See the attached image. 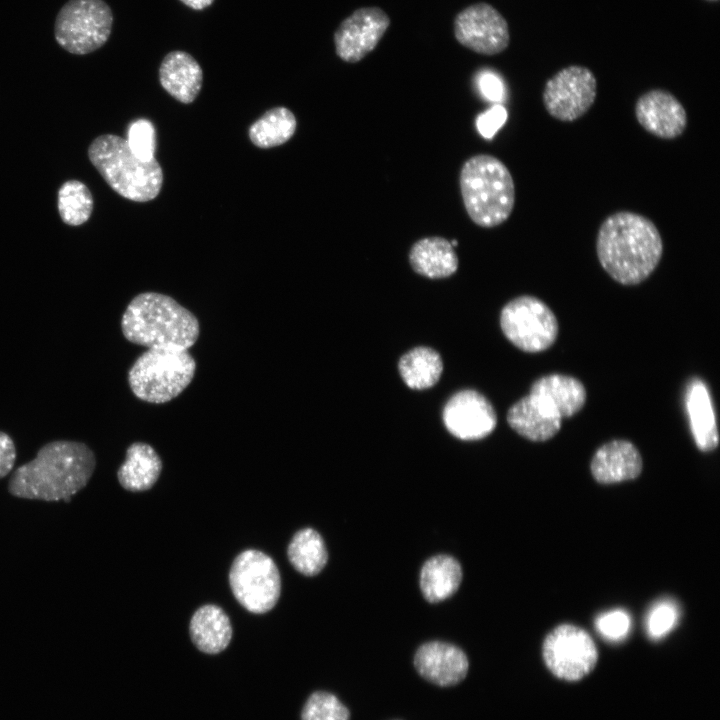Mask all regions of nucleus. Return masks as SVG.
Segmentation results:
<instances>
[{
    "label": "nucleus",
    "mask_w": 720,
    "mask_h": 720,
    "mask_svg": "<svg viewBox=\"0 0 720 720\" xmlns=\"http://www.w3.org/2000/svg\"><path fill=\"white\" fill-rule=\"evenodd\" d=\"M95 467V454L86 444L52 441L14 471L8 491L17 498L70 502L88 484Z\"/></svg>",
    "instance_id": "1"
},
{
    "label": "nucleus",
    "mask_w": 720,
    "mask_h": 720,
    "mask_svg": "<svg viewBox=\"0 0 720 720\" xmlns=\"http://www.w3.org/2000/svg\"><path fill=\"white\" fill-rule=\"evenodd\" d=\"M600 265L616 282L637 285L657 268L663 240L652 220L632 211H618L601 223L596 238Z\"/></svg>",
    "instance_id": "2"
},
{
    "label": "nucleus",
    "mask_w": 720,
    "mask_h": 720,
    "mask_svg": "<svg viewBox=\"0 0 720 720\" xmlns=\"http://www.w3.org/2000/svg\"><path fill=\"white\" fill-rule=\"evenodd\" d=\"M124 337L147 348L188 350L200 333L195 315L172 297L145 292L135 296L121 319Z\"/></svg>",
    "instance_id": "3"
},
{
    "label": "nucleus",
    "mask_w": 720,
    "mask_h": 720,
    "mask_svg": "<svg viewBox=\"0 0 720 720\" xmlns=\"http://www.w3.org/2000/svg\"><path fill=\"white\" fill-rule=\"evenodd\" d=\"M459 186L469 218L483 228L504 223L515 205V185L507 166L490 154L468 158L460 170Z\"/></svg>",
    "instance_id": "4"
},
{
    "label": "nucleus",
    "mask_w": 720,
    "mask_h": 720,
    "mask_svg": "<svg viewBox=\"0 0 720 720\" xmlns=\"http://www.w3.org/2000/svg\"><path fill=\"white\" fill-rule=\"evenodd\" d=\"M88 156L106 183L122 197L147 202L159 194L163 183L161 166L155 158H137L124 138L100 135L90 144Z\"/></svg>",
    "instance_id": "5"
},
{
    "label": "nucleus",
    "mask_w": 720,
    "mask_h": 720,
    "mask_svg": "<svg viewBox=\"0 0 720 720\" xmlns=\"http://www.w3.org/2000/svg\"><path fill=\"white\" fill-rule=\"evenodd\" d=\"M195 370L196 362L188 350L148 348L130 367L128 382L137 398L162 404L184 391L192 381Z\"/></svg>",
    "instance_id": "6"
},
{
    "label": "nucleus",
    "mask_w": 720,
    "mask_h": 720,
    "mask_svg": "<svg viewBox=\"0 0 720 720\" xmlns=\"http://www.w3.org/2000/svg\"><path fill=\"white\" fill-rule=\"evenodd\" d=\"M113 14L104 0H69L56 16L54 36L67 52L85 55L108 40Z\"/></svg>",
    "instance_id": "7"
},
{
    "label": "nucleus",
    "mask_w": 720,
    "mask_h": 720,
    "mask_svg": "<svg viewBox=\"0 0 720 720\" xmlns=\"http://www.w3.org/2000/svg\"><path fill=\"white\" fill-rule=\"evenodd\" d=\"M229 584L237 602L254 614L272 610L281 594L276 563L256 549L245 550L235 557L229 571Z\"/></svg>",
    "instance_id": "8"
},
{
    "label": "nucleus",
    "mask_w": 720,
    "mask_h": 720,
    "mask_svg": "<svg viewBox=\"0 0 720 720\" xmlns=\"http://www.w3.org/2000/svg\"><path fill=\"white\" fill-rule=\"evenodd\" d=\"M500 326L513 345L530 353L548 349L555 342L559 328L552 310L540 299L527 295L504 306Z\"/></svg>",
    "instance_id": "9"
},
{
    "label": "nucleus",
    "mask_w": 720,
    "mask_h": 720,
    "mask_svg": "<svg viewBox=\"0 0 720 720\" xmlns=\"http://www.w3.org/2000/svg\"><path fill=\"white\" fill-rule=\"evenodd\" d=\"M543 659L558 678L575 681L586 676L596 665L598 651L591 636L584 629L562 624L544 639Z\"/></svg>",
    "instance_id": "10"
},
{
    "label": "nucleus",
    "mask_w": 720,
    "mask_h": 720,
    "mask_svg": "<svg viewBox=\"0 0 720 720\" xmlns=\"http://www.w3.org/2000/svg\"><path fill=\"white\" fill-rule=\"evenodd\" d=\"M597 96V80L587 67L571 65L559 70L545 83L542 100L548 114L562 122L581 118Z\"/></svg>",
    "instance_id": "11"
},
{
    "label": "nucleus",
    "mask_w": 720,
    "mask_h": 720,
    "mask_svg": "<svg viewBox=\"0 0 720 720\" xmlns=\"http://www.w3.org/2000/svg\"><path fill=\"white\" fill-rule=\"evenodd\" d=\"M453 29L456 40L462 46L482 55L499 54L510 42L506 19L485 2L461 10L454 18Z\"/></svg>",
    "instance_id": "12"
},
{
    "label": "nucleus",
    "mask_w": 720,
    "mask_h": 720,
    "mask_svg": "<svg viewBox=\"0 0 720 720\" xmlns=\"http://www.w3.org/2000/svg\"><path fill=\"white\" fill-rule=\"evenodd\" d=\"M388 14L380 7H361L345 18L334 32L337 56L357 63L373 51L390 26Z\"/></svg>",
    "instance_id": "13"
},
{
    "label": "nucleus",
    "mask_w": 720,
    "mask_h": 720,
    "mask_svg": "<svg viewBox=\"0 0 720 720\" xmlns=\"http://www.w3.org/2000/svg\"><path fill=\"white\" fill-rule=\"evenodd\" d=\"M442 419L447 430L461 440H479L496 427L497 417L491 403L479 392L462 390L445 404Z\"/></svg>",
    "instance_id": "14"
},
{
    "label": "nucleus",
    "mask_w": 720,
    "mask_h": 720,
    "mask_svg": "<svg viewBox=\"0 0 720 720\" xmlns=\"http://www.w3.org/2000/svg\"><path fill=\"white\" fill-rule=\"evenodd\" d=\"M637 122L653 136L671 140L681 136L688 123L682 103L669 91L651 89L635 103Z\"/></svg>",
    "instance_id": "15"
},
{
    "label": "nucleus",
    "mask_w": 720,
    "mask_h": 720,
    "mask_svg": "<svg viewBox=\"0 0 720 720\" xmlns=\"http://www.w3.org/2000/svg\"><path fill=\"white\" fill-rule=\"evenodd\" d=\"M413 665L425 681L446 688L460 684L469 671L466 653L444 641H429L420 645L414 654Z\"/></svg>",
    "instance_id": "16"
},
{
    "label": "nucleus",
    "mask_w": 720,
    "mask_h": 720,
    "mask_svg": "<svg viewBox=\"0 0 720 720\" xmlns=\"http://www.w3.org/2000/svg\"><path fill=\"white\" fill-rule=\"evenodd\" d=\"M591 473L601 484H614L637 478L643 462L636 446L627 440L605 443L595 452Z\"/></svg>",
    "instance_id": "17"
},
{
    "label": "nucleus",
    "mask_w": 720,
    "mask_h": 720,
    "mask_svg": "<svg viewBox=\"0 0 720 720\" xmlns=\"http://www.w3.org/2000/svg\"><path fill=\"white\" fill-rule=\"evenodd\" d=\"M529 395L561 419L579 412L586 402V389L582 382L562 374H549L537 379L531 385Z\"/></svg>",
    "instance_id": "18"
},
{
    "label": "nucleus",
    "mask_w": 720,
    "mask_h": 720,
    "mask_svg": "<svg viewBox=\"0 0 720 720\" xmlns=\"http://www.w3.org/2000/svg\"><path fill=\"white\" fill-rule=\"evenodd\" d=\"M159 80L173 98L188 104L195 100L201 90L203 72L193 56L176 50L168 53L162 60Z\"/></svg>",
    "instance_id": "19"
},
{
    "label": "nucleus",
    "mask_w": 720,
    "mask_h": 720,
    "mask_svg": "<svg viewBox=\"0 0 720 720\" xmlns=\"http://www.w3.org/2000/svg\"><path fill=\"white\" fill-rule=\"evenodd\" d=\"M686 409L690 429L699 450H714L719 443L713 403L706 384L693 378L686 391Z\"/></svg>",
    "instance_id": "20"
},
{
    "label": "nucleus",
    "mask_w": 720,
    "mask_h": 720,
    "mask_svg": "<svg viewBox=\"0 0 720 720\" xmlns=\"http://www.w3.org/2000/svg\"><path fill=\"white\" fill-rule=\"evenodd\" d=\"M189 633L195 647L206 654H217L229 645L233 629L226 612L215 604L199 607L191 617Z\"/></svg>",
    "instance_id": "21"
},
{
    "label": "nucleus",
    "mask_w": 720,
    "mask_h": 720,
    "mask_svg": "<svg viewBox=\"0 0 720 720\" xmlns=\"http://www.w3.org/2000/svg\"><path fill=\"white\" fill-rule=\"evenodd\" d=\"M409 263L419 275L430 279L447 278L458 269V257L451 242L429 236L416 241L409 251Z\"/></svg>",
    "instance_id": "22"
},
{
    "label": "nucleus",
    "mask_w": 720,
    "mask_h": 720,
    "mask_svg": "<svg viewBox=\"0 0 720 720\" xmlns=\"http://www.w3.org/2000/svg\"><path fill=\"white\" fill-rule=\"evenodd\" d=\"M509 426L531 441H547L561 428L562 419L548 411L531 395H527L507 412Z\"/></svg>",
    "instance_id": "23"
},
{
    "label": "nucleus",
    "mask_w": 720,
    "mask_h": 720,
    "mask_svg": "<svg viewBox=\"0 0 720 720\" xmlns=\"http://www.w3.org/2000/svg\"><path fill=\"white\" fill-rule=\"evenodd\" d=\"M161 470L162 461L154 448L144 442H134L126 450L117 478L125 490L142 492L153 487Z\"/></svg>",
    "instance_id": "24"
},
{
    "label": "nucleus",
    "mask_w": 720,
    "mask_h": 720,
    "mask_svg": "<svg viewBox=\"0 0 720 720\" xmlns=\"http://www.w3.org/2000/svg\"><path fill=\"white\" fill-rule=\"evenodd\" d=\"M462 580V569L457 560L448 555L428 559L420 572V588L425 599L431 603L452 596Z\"/></svg>",
    "instance_id": "25"
},
{
    "label": "nucleus",
    "mask_w": 720,
    "mask_h": 720,
    "mask_svg": "<svg viewBox=\"0 0 720 720\" xmlns=\"http://www.w3.org/2000/svg\"><path fill=\"white\" fill-rule=\"evenodd\" d=\"M400 376L411 389H427L435 385L443 370L441 356L430 347L419 346L404 354L398 363Z\"/></svg>",
    "instance_id": "26"
},
{
    "label": "nucleus",
    "mask_w": 720,
    "mask_h": 720,
    "mask_svg": "<svg viewBox=\"0 0 720 720\" xmlns=\"http://www.w3.org/2000/svg\"><path fill=\"white\" fill-rule=\"evenodd\" d=\"M290 564L305 576H315L325 567L328 553L321 535L312 528L297 531L289 542Z\"/></svg>",
    "instance_id": "27"
},
{
    "label": "nucleus",
    "mask_w": 720,
    "mask_h": 720,
    "mask_svg": "<svg viewBox=\"0 0 720 720\" xmlns=\"http://www.w3.org/2000/svg\"><path fill=\"white\" fill-rule=\"evenodd\" d=\"M296 126V118L288 108L275 107L250 126L249 138L259 148L276 147L293 136Z\"/></svg>",
    "instance_id": "28"
},
{
    "label": "nucleus",
    "mask_w": 720,
    "mask_h": 720,
    "mask_svg": "<svg viewBox=\"0 0 720 720\" xmlns=\"http://www.w3.org/2000/svg\"><path fill=\"white\" fill-rule=\"evenodd\" d=\"M92 210L93 197L84 183L69 180L61 185L58 191V211L65 224H84L90 218Z\"/></svg>",
    "instance_id": "29"
},
{
    "label": "nucleus",
    "mask_w": 720,
    "mask_h": 720,
    "mask_svg": "<svg viewBox=\"0 0 720 720\" xmlns=\"http://www.w3.org/2000/svg\"><path fill=\"white\" fill-rule=\"evenodd\" d=\"M349 708L333 693L313 692L301 711V720H350Z\"/></svg>",
    "instance_id": "30"
},
{
    "label": "nucleus",
    "mask_w": 720,
    "mask_h": 720,
    "mask_svg": "<svg viewBox=\"0 0 720 720\" xmlns=\"http://www.w3.org/2000/svg\"><path fill=\"white\" fill-rule=\"evenodd\" d=\"M131 152L139 159H154L156 149V132L153 124L147 119H137L129 124L125 139Z\"/></svg>",
    "instance_id": "31"
},
{
    "label": "nucleus",
    "mask_w": 720,
    "mask_h": 720,
    "mask_svg": "<svg viewBox=\"0 0 720 720\" xmlns=\"http://www.w3.org/2000/svg\"><path fill=\"white\" fill-rule=\"evenodd\" d=\"M679 609L671 600H661L650 609L646 630L651 639H661L667 635L678 623Z\"/></svg>",
    "instance_id": "32"
},
{
    "label": "nucleus",
    "mask_w": 720,
    "mask_h": 720,
    "mask_svg": "<svg viewBox=\"0 0 720 720\" xmlns=\"http://www.w3.org/2000/svg\"><path fill=\"white\" fill-rule=\"evenodd\" d=\"M595 627L604 639L617 642L629 634L631 619L626 611L615 609L600 614L595 620Z\"/></svg>",
    "instance_id": "33"
},
{
    "label": "nucleus",
    "mask_w": 720,
    "mask_h": 720,
    "mask_svg": "<svg viewBox=\"0 0 720 720\" xmlns=\"http://www.w3.org/2000/svg\"><path fill=\"white\" fill-rule=\"evenodd\" d=\"M507 111L501 104H495L476 118V127L485 139H492L507 120Z\"/></svg>",
    "instance_id": "34"
},
{
    "label": "nucleus",
    "mask_w": 720,
    "mask_h": 720,
    "mask_svg": "<svg viewBox=\"0 0 720 720\" xmlns=\"http://www.w3.org/2000/svg\"><path fill=\"white\" fill-rule=\"evenodd\" d=\"M480 93L487 100L500 104L504 100L505 87L499 75L490 70H482L477 75Z\"/></svg>",
    "instance_id": "35"
},
{
    "label": "nucleus",
    "mask_w": 720,
    "mask_h": 720,
    "mask_svg": "<svg viewBox=\"0 0 720 720\" xmlns=\"http://www.w3.org/2000/svg\"><path fill=\"white\" fill-rule=\"evenodd\" d=\"M16 448L12 438L0 431V479L8 475L14 467Z\"/></svg>",
    "instance_id": "36"
},
{
    "label": "nucleus",
    "mask_w": 720,
    "mask_h": 720,
    "mask_svg": "<svg viewBox=\"0 0 720 720\" xmlns=\"http://www.w3.org/2000/svg\"><path fill=\"white\" fill-rule=\"evenodd\" d=\"M186 6L194 10H203L210 6L214 0H180Z\"/></svg>",
    "instance_id": "37"
},
{
    "label": "nucleus",
    "mask_w": 720,
    "mask_h": 720,
    "mask_svg": "<svg viewBox=\"0 0 720 720\" xmlns=\"http://www.w3.org/2000/svg\"><path fill=\"white\" fill-rule=\"evenodd\" d=\"M708 1H717V0H708Z\"/></svg>",
    "instance_id": "38"
}]
</instances>
